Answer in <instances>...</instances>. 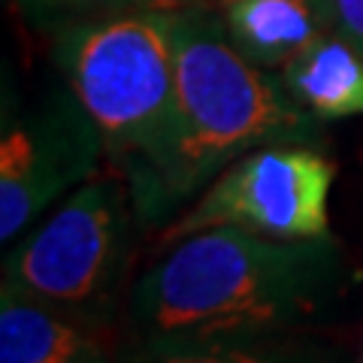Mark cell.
I'll list each match as a JSON object with an SVG mask.
<instances>
[{
    "mask_svg": "<svg viewBox=\"0 0 363 363\" xmlns=\"http://www.w3.org/2000/svg\"><path fill=\"white\" fill-rule=\"evenodd\" d=\"M167 245L130 294L143 342L285 333L327 303L339 279L330 236L288 242L206 227Z\"/></svg>",
    "mask_w": 363,
    "mask_h": 363,
    "instance_id": "7a4b0ae2",
    "label": "cell"
},
{
    "mask_svg": "<svg viewBox=\"0 0 363 363\" xmlns=\"http://www.w3.org/2000/svg\"><path fill=\"white\" fill-rule=\"evenodd\" d=\"M109 321L0 291V363H116Z\"/></svg>",
    "mask_w": 363,
    "mask_h": 363,
    "instance_id": "52a82bcc",
    "label": "cell"
},
{
    "mask_svg": "<svg viewBox=\"0 0 363 363\" xmlns=\"http://www.w3.org/2000/svg\"><path fill=\"white\" fill-rule=\"evenodd\" d=\"M104 136L70 85L4 124L0 140V242L13 245L55 200L97 176Z\"/></svg>",
    "mask_w": 363,
    "mask_h": 363,
    "instance_id": "8992f818",
    "label": "cell"
},
{
    "mask_svg": "<svg viewBox=\"0 0 363 363\" xmlns=\"http://www.w3.org/2000/svg\"><path fill=\"white\" fill-rule=\"evenodd\" d=\"M227 37L248 61L281 70L324 33L312 0H218Z\"/></svg>",
    "mask_w": 363,
    "mask_h": 363,
    "instance_id": "9c48e42d",
    "label": "cell"
},
{
    "mask_svg": "<svg viewBox=\"0 0 363 363\" xmlns=\"http://www.w3.org/2000/svg\"><path fill=\"white\" fill-rule=\"evenodd\" d=\"M333 182V157L309 143L260 145L236 157L200 191L194 206L167 227L164 242L206 227H240L288 242L327 240Z\"/></svg>",
    "mask_w": 363,
    "mask_h": 363,
    "instance_id": "5b68a950",
    "label": "cell"
},
{
    "mask_svg": "<svg viewBox=\"0 0 363 363\" xmlns=\"http://www.w3.org/2000/svg\"><path fill=\"white\" fill-rule=\"evenodd\" d=\"M185 4H212V0H167V6H185ZM218 4V0H215Z\"/></svg>",
    "mask_w": 363,
    "mask_h": 363,
    "instance_id": "4fadbf2b",
    "label": "cell"
},
{
    "mask_svg": "<svg viewBox=\"0 0 363 363\" xmlns=\"http://www.w3.org/2000/svg\"><path fill=\"white\" fill-rule=\"evenodd\" d=\"M116 363H330L321 348L285 333L276 336H227L179 339V342H136Z\"/></svg>",
    "mask_w": 363,
    "mask_h": 363,
    "instance_id": "30bf717a",
    "label": "cell"
},
{
    "mask_svg": "<svg viewBox=\"0 0 363 363\" xmlns=\"http://www.w3.org/2000/svg\"><path fill=\"white\" fill-rule=\"evenodd\" d=\"M281 82L315 121L363 116V52L336 33H321L281 67Z\"/></svg>",
    "mask_w": 363,
    "mask_h": 363,
    "instance_id": "ba28073f",
    "label": "cell"
},
{
    "mask_svg": "<svg viewBox=\"0 0 363 363\" xmlns=\"http://www.w3.org/2000/svg\"><path fill=\"white\" fill-rule=\"evenodd\" d=\"M16 4L40 21H52V25H70V21L97 18L109 13H121V9L133 6H167V0H16Z\"/></svg>",
    "mask_w": 363,
    "mask_h": 363,
    "instance_id": "8fae6325",
    "label": "cell"
},
{
    "mask_svg": "<svg viewBox=\"0 0 363 363\" xmlns=\"http://www.w3.org/2000/svg\"><path fill=\"white\" fill-rule=\"evenodd\" d=\"M64 82L128 173L157 145L176 85V6H133L55 30Z\"/></svg>",
    "mask_w": 363,
    "mask_h": 363,
    "instance_id": "3957f363",
    "label": "cell"
},
{
    "mask_svg": "<svg viewBox=\"0 0 363 363\" xmlns=\"http://www.w3.org/2000/svg\"><path fill=\"white\" fill-rule=\"evenodd\" d=\"M176 6V85L157 145L124 173L140 224H157L245 152L306 140L315 118L227 37L218 9Z\"/></svg>",
    "mask_w": 363,
    "mask_h": 363,
    "instance_id": "6da1fadb",
    "label": "cell"
},
{
    "mask_svg": "<svg viewBox=\"0 0 363 363\" xmlns=\"http://www.w3.org/2000/svg\"><path fill=\"white\" fill-rule=\"evenodd\" d=\"M136 224L140 215L128 179L91 176L13 248L6 245L4 288L109 321L130 264Z\"/></svg>",
    "mask_w": 363,
    "mask_h": 363,
    "instance_id": "277c9868",
    "label": "cell"
},
{
    "mask_svg": "<svg viewBox=\"0 0 363 363\" xmlns=\"http://www.w3.org/2000/svg\"><path fill=\"white\" fill-rule=\"evenodd\" d=\"M327 33H336L363 52V0H312Z\"/></svg>",
    "mask_w": 363,
    "mask_h": 363,
    "instance_id": "7c38bea8",
    "label": "cell"
}]
</instances>
